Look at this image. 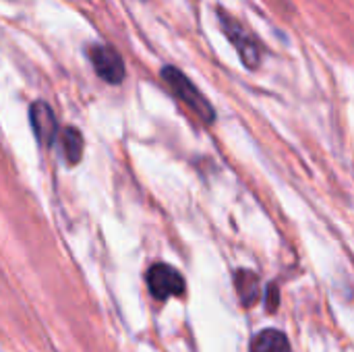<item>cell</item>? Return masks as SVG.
Instances as JSON below:
<instances>
[{
	"label": "cell",
	"instance_id": "cell-2",
	"mask_svg": "<svg viewBox=\"0 0 354 352\" xmlns=\"http://www.w3.org/2000/svg\"><path fill=\"white\" fill-rule=\"evenodd\" d=\"M218 19H220V27L222 31L226 33V37L234 44V48L239 50L241 58H243V64L247 68H257L259 66V58H261V50H259V44L255 39L253 33H249L226 8L218 6Z\"/></svg>",
	"mask_w": 354,
	"mask_h": 352
},
{
	"label": "cell",
	"instance_id": "cell-3",
	"mask_svg": "<svg viewBox=\"0 0 354 352\" xmlns=\"http://www.w3.org/2000/svg\"><path fill=\"white\" fill-rule=\"evenodd\" d=\"M87 56L95 73L110 85H118L124 79V62L120 54L108 44H93L87 48Z\"/></svg>",
	"mask_w": 354,
	"mask_h": 352
},
{
	"label": "cell",
	"instance_id": "cell-4",
	"mask_svg": "<svg viewBox=\"0 0 354 352\" xmlns=\"http://www.w3.org/2000/svg\"><path fill=\"white\" fill-rule=\"evenodd\" d=\"M149 293L158 301H166L170 297H180L185 293V278L168 263H156L147 272Z\"/></svg>",
	"mask_w": 354,
	"mask_h": 352
},
{
	"label": "cell",
	"instance_id": "cell-7",
	"mask_svg": "<svg viewBox=\"0 0 354 352\" xmlns=\"http://www.w3.org/2000/svg\"><path fill=\"white\" fill-rule=\"evenodd\" d=\"M234 282H236V293L241 297V303L245 307L255 305L259 299V278L249 270H239L234 276Z\"/></svg>",
	"mask_w": 354,
	"mask_h": 352
},
{
	"label": "cell",
	"instance_id": "cell-6",
	"mask_svg": "<svg viewBox=\"0 0 354 352\" xmlns=\"http://www.w3.org/2000/svg\"><path fill=\"white\" fill-rule=\"evenodd\" d=\"M251 352H290L288 338L278 330H263L251 342Z\"/></svg>",
	"mask_w": 354,
	"mask_h": 352
},
{
	"label": "cell",
	"instance_id": "cell-5",
	"mask_svg": "<svg viewBox=\"0 0 354 352\" xmlns=\"http://www.w3.org/2000/svg\"><path fill=\"white\" fill-rule=\"evenodd\" d=\"M29 120L33 127V133L37 137L39 143L44 145H52L56 141V133H58V122L54 116V110L46 104V102H33L29 108Z\"/></svg>",
	"mask_w": 354,
	"mask_h": 352
},
{
	"label": "cell",
	"instance_id": "cell-1",
	"mask_svg": "<svg viewBox=\"0 0 354 352\" xmlns=\"http://www.w3.org/2000/svg\"><path fill=\"white\" fill-rule=\"evenodd\" d=\"M162 79L166 81V85L172 89V93L183 102L187 104L203 122H214L216 118V112L212 108V104L207 102V98L195 87V83L176 66L168 64L162 68Z\"/></svg>",
	"mask_w": 354,
	"mask_h": 352
},
{
	"label": "cell",
	"instance_id": "cell-8",
	"mask_svg": "<svg viewBox=\"0 0 354 352\" xmlns=\"http://www.w3.org/2000/svg\"><path fill=\"white\" fill-rule=\"evenodd\" d=\"M60 143H62V151L68 164H77L83 156V137L77 129L66 127L60 135Z\"/></svg>",
	"mask_w": 354,
	"mask_h": 352
}]
</instances>
